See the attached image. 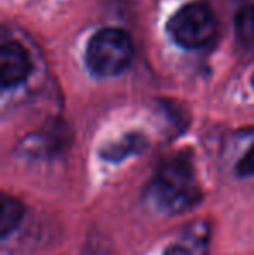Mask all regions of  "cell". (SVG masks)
<instances>
[{
    "label": "cell",
    "mask_w": 254,
    "mask_h": 255,
    "mask_svg": "<svg viewBox=\"0 0 254 255\" xmlns=\"http://www.w3.org/2000/svg\"><path fill=\"white\" fill-rule=\"evenodd\" d=\"M202 186L188 153L167 158L148 186V198L159 212L178 215L190 212L202 202Z\"/></svg>",
    "instance_id": "obj_1"
},
{
    "label": "cell",
    "mask_w": 254,
    "mask_h": 255,
    "mask_svg": "<svg viewBox=\"0 0 254 255\" xmlns=\"http://www.w3.org/2000/svg\"><path fill=\"white\" fill-rule=\"evenodd\" d=\"M134 57L131 35L122 28L98 30L85 47V66L94 77L110 78L124 73Z\"/></svg>",
    "instance_id": "obj_2"
},
{
    "label": "cell",
    "mask_w": 254,
    "mask_h": 255,
    "mask_svg": "<svg viewBox=\"0 0 254 255\" xmlns=\"http://www.w3.org/2000/svg\"><path fill=\"white\" fill-rule=\"evenodd\" d=\"M166 31L176 45L188 51L204 49L218 35V19L206 2H188L171 16Z\"/></svg>",
    "instance_id": "obj_3"
},
{
    "label": "cell",
    "mask_w": 254,
    "mask_h": 255,
    "mask_svg": "<svg viewBox=\"0 0 254 255\" xmlns=\"http://www.w3.org/2000/svg\"><path fill=\"white\" fill-rule=\"evenodd\" d=\"M33 71L28 49L16 40L2 44L0 49V84L3 89L21 85Z\"/></svg>",
    "instance_id": "obj_4"
},
{
    "label": "cell",
    "mask_w": 254,
    "mask_h": 255,
    "mask_svg": "<svg viewBox=\"0 0 254 255\" xmlns=\"http://www.w3.org/2000/svg\"><path fill=\"white\" fill-rule=\"evenodd\" d=\"M146 137L141 132H127L117 141H112L99 149V158L108 163H120L122 160L145 151Z\"/></svg>",
    "instance_id": "obj_5"
},
{
    "label": "cell",
    "mask_w": 254,
    "mask_h": 255,
    "mask_svg": "<svg viewBox=\"0 0 254 255\" xmlns=\"http://www.w3.org/2000/svg\"><path fill=\"white\" fill-rule=\"evenodd\" d=\"M24 214H26V208H24L23 202L3 193L2 210H0V236L3 240L19 228V224L24 219Z\"/></svg>",
    "instance_id": "obj_6"
},
{
    "label": "cell",
    "mask_w": 254,
    "mask_h": 255,
    "mask_svg": "<svg viewBox=\"0 0 254 255\" xmlns=\"http://www.w3.org/2000/svg\"><path fill=\"white\" fill-rule=\"evenodd\" d=\"M235 37L246 49H254V3L244 5L235 14Z\"/></svg>",
    "instance_id": "obj_7"
},
{
    "label": "cell",
    "mask_w": 254,
    "mask_h": 255,
    "mask_svg": "<svg viewBox=\"0 0 254 255\" xmlns=\"http://www.w3.org/2000/svg\"><path fill=\"white\" fill-rule=\"evenodd\" d=\"M239 177H253L254 179V142L253 146L248 149V153L239 160L237 167H235Z\"/></svg>",
    "instance_id": "obj_8"
},
{
    "label": "cell",
    "mask_w": 254,
    "mask_h": 255,
    "mask_svg": "<svg viewBox=\"0 0 254 255\" xmlns=\"http://www.w3.org/2000/svg\"><path fill=\"white\" fill-rule=\"evenodd\" d=\"M162 255H192L190 250L187 249L185 245H180V243H174V245L167 247L166 250H164Z\"/></svg>",
    "instance_id": "obj_9"
},
{
    "label": "cell",
    "mask_w": 254,
    "mask_h": 255,
    "mask_svg": "<svg viewBox=\"0 0 254 255\" xmlns=\"http://www.w3.org/2000/svg\"><path fill=\"white\" fill-rule=\"evenodd\" d=\"M251 85L254 87V73H253V77H251Z\"/></svg>",
    "instance_id": "obj_10"
}]
</instances>
